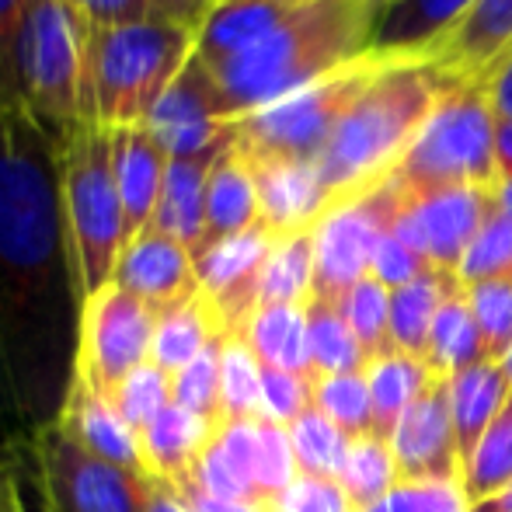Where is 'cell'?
Returning <instances> with one entry per match:
<instances>
[{
  "instance_id": "1",
  "label": "cell",
  "mask_w": 512,
  "mask_h": 512,
  "mask_svg": "<svg viewBox=\"0 0 512 512\" xmlns=\"http://www.w3.org/2000/svg\"><path fill=\"white\" fill-rule=\"evenodd\" d=\"M81 279L63 216V140L0 102V450L32 446L74 380Z\"/></svg>"
},
{
  "instance_id": "2",
  "label": "cell",
  "mask_w": 512,
  "mask_h": 512,
  "mask_svg": "<svg viewBox=\"0 0 512 512\" xmlns=\"http://www.w3.org/2000/svg\"><path fill=\"white\" fill-rule=\"evenodd\" d=\"M377 0H304L269 35L220 63H206L234 115L255 112L370 56Z\"/></svg>"
},
{
  "instance_id": "3",
  "label": "cell",
  "mask_w": 512,
  "mask_h": 512,
  "mask_svg": "<svg viewBox=\"0 0 512 512\" xmlns=\"http://www.w3.org/2000/svg\"><path fill=\"white\" fill-rule=\"evenodd\" d=\"M443 88L446 77L425 60L377 63L317 157L331 206L366 196L394 175Z\"/></svg>"
},
{
  "instance_id": "4",
  "label": "cell",
  "mask_w": 512,
  "mask_h": 512,
  "mask_svg": "<svg viewBox=\"0 0 512 512\" xmlns=\"http://www.w3.org/2000/svg\"><path fill=\"white\" fill-rule=\"evenodd\" d=\"M196 56V28L182 21H129L91 28L88 119L105 129L143 126Z\"/></svg>"
},
{
  "instance_id": "5",
  "label": "cell",
  "mask_w": 512,
  "mask_h": 512,
  "mask_svg": "<svg viewBox=\"0 0 512 512\" xmlns=\"http://www.w3.org/2000/svg\"><path fill=\"white\" fill-rule=\"evenodd\" d=\"M495 140L499 112L492 84L446 77L436 108L391 178L405 196H425L439 189H499L502 175Z\"/></svg>"
},
{
  "instance_id": "6",
  "label": "cell",
  "mask_w": 512,
  "mask_h": 512,
  "mask_svg": "<svg viewBox=\"0 0 512 512\" xmlns=\"http://www.w3.org/2000/svg\"><path fill=\"white\" fill-rule=\"evenodd\" d=\"M91 25L67 0H35L14 49V95L53 136L88 119Z\"/></svg>"
},
{
  "instance_id": "7",
  "label": "cell",
  "mask_w": 512,
  "mask_h": 512,
  "mask_svg": "<svg viewBox=\"0 0 512 512\" xmlns=\"http://www.w3.org/2000/svg\"><path fill=\"white\" fill-rule=\"evenodd\" d=\"M63 216L84 300L112 283L129 241L112 171V133L84 119L63 136Z\"/></svg>"
},
{
  "instance_id": "8",
  "label": "cell",
  "mask_w": 512,
  "mask_h": 512,
  "mask_svg": "<svg viewBox=\"0 0 512 512\" xmlns=\"http://www.w3.org/2000/svg\"><path fill=\"white\" fill-rule=\"evenodd\" d=\"M377 60H359L352 67L338 70L331 77L307 84L279 102L255 108V112L237 119V147L244 154H272V157H297V161H314L328 147L338 119L345 108L356 102L363 84L373 77Z\"/></svg>"
},
{
  "instance_id": "9",
  "label": "cell",
  "mask_w": 512,
  "mask_h": 512,
  "mask_svg": "<svg viewBox=\"0 0 512 512\" xmlns=\"http://www.w3.org/2000/svg\"><path fill=\"white\" fill-rule=\"evenodd\" d=\"M39 471L46 512H147L154 481L84 450L60 422L28 446Z\"/></svg>"
},
{
  "instance_id": "10",
  "label": "cell",
  "mask_w": 512,
  "mask_h": 512,
  "mask_svg": "<svg viewBox=\"0 0 512 512\" xmlns=\"http://www.w3.org/2000/svg\"><path fill=\"white\" fill-rule=\"evenodd\" d=\"M154 321L157 310L122 286L108 283L91 293L81 307L74 380L88 384L102 398H112L115 387L150 359Z\"/></svg>"
},
{
  "instance_id": "11",
  "label": "cell",
  "mask_w": 512,
  "mask_h": 512,
  "mask_svg": "<svg viewBox=\"0 0 512 512\" xmlns=\"http://www.w3.org/2000/svg\"><path fill=\"white\" fill-rule=\"evenodd\" d=\"M401 209V189L387 178L373 192L331 206L314 223V300H338L370 276L377 244L394 227Z\"/></svg>"
},
{
  "instance_id": "12",
  "label": "cell",
  "mask_w": 512,
  "mask_h": 512,
  "mask_svg": "<svg viewBox=\"0 0 512 512\" xmlns=\"http://www.w3.org/2000/svg\"><path fill=\"white\" fill-rule=\"evenodd\" d=\"M147 133L175 157H216L237 140V115L223 98L213 70L199 56L175 77L168 95L154 105L150 119L143 122Z\"/></svg>"
},
{
  "instance_id": "13",
  "label": "cell",
  "mask_w": 512,
  "mask_h": 512,
  "mask_svg": "<svg viewBox=\"0 0 512 512\" xmlns=\"http://www.w3.org/2000/svg\"><path fill=\"white\" fill-rule=\"evenodd\" d=\"M495 206H499V189H439L425 196L401 192V209L391 230L432 269L457 276L460 258L495 213Z\"/></svg>"
},
{
  "instance_id": "14",
  "label": "cell",
  "mask_w": 512,
  "mask_h": 512,
  "mask_svg": "<svg viewBox=\"0 0 512 512\" xmlns=\"http://www.w3.org/2000/svg\"><path fill=\"white\" fill-rule=\"evenodd\" d=\"M272 244H276V234L258 223L241 234L209 241L196 251L199 293L220 314L227 335H241L248 317L258 310V279H262Z\"/></svg>"
},
{
  "instance_id": "15",
  "label": "cell",
  "mask_w": 512,
  "mask_h": 512,
  "mask_svg": "<svg viewBox=\"0 0 512 512\" xmlns=\"http://www.w3.org/2000/svg\"><path fill=\"white\" fill-rule=\"evenodd\" d=\"M387 443L398 460L401 481H464V460L450 415V380H432L429 391L401 415Z\"/></svg>"
},
{
  "instance_id": "16",
  "label": "cell",
  "mask_w": 512,
  "mask_h": 512,
  "mask_svg": "<svg viewBox=\"0 0 512 512\" xmlns=\"http://www.w3.org/2000/svg\"><path fill=\"white\" fill-rule=\"evenodd\" d=\"M478 0H377L370 25V60H429L460 28Z\"/></svg>"
},
{
  "instance_id": "17",
  "label": "cell",
  "mask_w": 512,
  "mask_h": 512,
  "mask_svg": "<svg viewBox=\"0 0 512 512\" xmlns=\"http://www.w3.org/2000/svg\"><path fill=\"white\" fill-rule=\"evenodd\" d=\"M244 157H248L251 175H255L262 227H269L276 237L314 230V223L331 209V196L324 189L321 171H317L314 161L272 157V154H244Z\"/></svg>"
},
{
  "instance_id": "18",
  "label": "cell",
  "mask_w": 512,
  "mask_h": 512,
  "mask_svg": "<svg viewBox=\"0 0 512 512\" xmlns=\"http://www.w3.org/2000/svg\"><path fill=\"white\" fill-rule=\"evenodd\" d=\"M112 283L140 297L147 307L164 310L199 293L196 255L185 244H178L175 237L161 234L157 227H147L126 241Z\"/></svg>"
},
{
  "instance_id": "19",
  "label": "cell",
  "mask_w": 512,
  "mask_h": 512,
  "mask_svg": "<svg viewBox=\"0 0 512 512\" xmlns=\"http://www.w3.org/2000/svg\"><path fill=\"white\" fill-rule=\"evenodd\" d=\"M512 60V0H478L460 28L425 63L450 81H485Z\"/></svg>"
},
{
  "instance_id": "20",
  "label": "cell",
  "mask_w": 512,
  "mask_h": 512,
  "mask_svg": "<svg viewBox=\"0 0 512 512\" xmlns=\"http://www.w3.org/2000/svg\"><path fill=\"white\" fill-rule=\"evenodd\" d=\"M108 133H112V171L122 209H126V230L129 237H136L154 223L171 157L147 133V126L108 129Z\"/></svg>"
},
{
  "instance_id": "21",
  "label": "cell",
  "mask_w": 512,
  "mask_h": 512,
  "mask_svg": "<svg viewBox=\"0 0 512 512\" xmlns=\"http://www.w3.org/2000/svg\"><path fill=\"white\" fill-rule=\"evenodd\" d=\"M216 418L196 415L189 408L168 405L154 422L140 429V460L143 474L164 485H182L203 460L206 446L216 436Z\"/></svg>"
},
{
  "instance_id": "22",
  "label": "cell",
  "mask_w": 512,
  "mask_h": 512,
  "mask_svg": "<svg viewBox=\"0 0 512 512\" xmlns=\"http://www.w3.org/2000/svg\"><path fill=\"white\" fill-rule=\"evenodd\" d=\"M56 422L95 457L108 460L115 467H129V471L143 474L140 460V432L119 415V408L112 405L102 394H95L81 380H70L67 401L60 408Z\"/></svg>"
},
{
  "instance_id": "23",
  "label": "cell",
  "mask_w": 512,
  "mask_h": 512,
  "mask_svg": "<svg viewBox=\"0 0 512 512\" xmlns=\"http://www.w3.org/2000/svg\"><path fill=\"white\" fill-rule=\"evenodd\" d=\"M216 157H175L168 164L154 223H150L161 234L185 244L192 255L206 244V182Z\"/></svg>"
},
{
  "instance_id": "24",
  "label": "cell",
  "mask_w": 512,
  "mask_h": 512,
  "mask_svg": "<svg viewBox=\"0 0 512 512\" xmlns=\"http://www.w3.org/2000/svg\"><path fill=\"white\" fill-rule=\"evenodd\" d=\"M223 321L203 293L178 300V304L157 310L154 338H150V363L175 377L178 370L199 359L216 338H223Z\"/></svg>"
},
{
  "instance_id": "25",
  "label": "cell",
  "mask_w": 512,
  "mask_h": 512,
  "mask_svg": "<svg viewBox=\"0 0 512 512\" xmlns=\"http://www.w3.org/2000/svg\"><path fill=\"white\" fill-rule=\"evenodd\" d=\"M290 7L293 4H269V0H216L196 28V56L203 63H220L255 46L286 18Z\"/></svg>"
},
{
  "instance_id": "26",
  "label": "cell",
  "mask_w": 512,
  "mask_h": 512,
  "mask_svg": "<svg viewBox=\"0 0 512 512\" xmlns=\"http://www.w3.org/2000/svg\"><path fill=\"white\" fill-rule=\"evenodd\" d=\"M262 223L258 189L248 157L237 147H227L209 168L206 182V244L220 237L241 234Z\"/></svg>"
},
{
  "instance_id": "27",
  "label": "cell",
  "mask_w": 512,
  "mask_h": 512,
  "mask_svg": "<svg viewBox=\"0 0 512 512\" xmlns=\"http://www.w3.org/2000/svg\"><path fill=\"white\" fill-rule=\"evenodd\" d=\"M512 387L502 373V366L495 359L474 363L467 370H460L457 377H450V415H453V432H457V450L460 460H471L474 446L481 443V436L488 432V425L495 422V415L509 401Z\"/></svg>"
},
{
  "instance_id": "28",
  "label": "cell",
  "mask_w": 512,
  "mask_h": 512,
  "mask_svg": "<svg viewBox=\"0 0 512 512\" xmlns=\"http://www.w3.org/2000/svg\"><path fill=\"white\" fill-rule=\"evenodd\" d=\"M485 338L474 321L471 300H467V286L457 276L450 279L443 293V304L436 310V321L429 331V349H425V363L436 377H457L460 370L474 363H485Z\"/></svg>"
},
{
  "instance_id": "29",
  "label": "cell",
  "mask_w": 512,
  "mask_h": 512,
  "mask_svg": "<svg viewBox=\"0 0 512 512\" xmlns=\"http://www.w3.org/2000/svg\"><path fill=\"white\" fill-rule=\"evenodd\" d=\"M436 373L425 359L405 356V352H387L366 363V384H370V436L391 439L401 415L429 391Z\"/></svg>"
},
{
  "instance_id": "30",
  "label": "cell",
  "mask_w": 512,
  "mask_h": 512,
  "mask_svg": "<svg viewBox=\"0 0 512 512\" xmlns=\"http://www.w3.org/2000/svg\"><path fill=\"white\" fill-rule=\"evenodd\" d=\"M241 338L251 345L265 370L310 373L307 304L258 307L241 328Z\"/></svg>"
},
{
  "instance_id": "31",
  "label": "cell",
  "mask_w": 512,
  "mask_h": 512,
  "mask_svg": "<svg viewBox=\"0 0 512 512\" xmlns=\"http://www.w3.org/2000/svg\"><path fill=\"white\" fill-rule=\"evenodd\" d=\"M453 272L432 269L425 276L411 279L401 290H391V345L394 352L425 359L429 331L436 321V310L443 304V293L450 286Z\"/></svg>"
},
{
  "instance_id": "32",
  "label": "cell",
  "mask_w": 512,
  "mask_h": 512,
  "mask_svg": "<svg viewBox=\"0 0 512 512\" xmlns=\"http://www.w3.org/2000/svg\"><path fill=\"white\" fill-rule=\"evenodd\" d=\"M314 297V234L276 237L258 279V307L272 304H307Z\"/></svg>"
},
{
  "instance_id": "33",
  "label": "cell",
  "mask_w": 512,
  "mask_h": 512,
  "mask_svg": "<svg viewBox=\"0 0 512 512\" xmlns=\"http://www.w3.org/2000/svg\"><path fill=\"white\" fill-rule=\"evenodd\" d=\"M307 342H310V377L335 373H363L366 352L352 335L342 310L328 300H307Z\"/></svg>"
},
{
  "instance_id": "34",
  "label": "cell",
  "mask_w": 512,
  "mask_h": 512,
  "mask_svg": "<svg viewBox=\"0 0 512 512\" xmlns=\"http://www.w3.org/2000/svg\"><path fill=\"white\" fill-rule=\"evenodd\" d=\"M398 481V460H394L387 439H377L370 432L349 439V453H345V464L338 471V485L349 492L352 506L359 512L377 506Z\"/></svg>"
},
{
  "instance_id": "35",
  "label": "cell",
  "mask_w": 512,
  "mask_h": 512,
  "mask_svg": "<svg viewBox=\"0 0 512 512\" xmlns=\"http://www.w3.org/2000/svg\"><path fill=\"white\" fill-rule=\"evenodd\" d=\"M512 485V394L474 446L471 460L464 464V492L471 506L492 499V495L506 492Z\"/></svg>"
},
{
  "instance_id": "36",
  "label": "cell",
  "mask_w": 512,
  "mask_h": 512,
  "mask_svg": "<svg viewBox=\"0 0 512 512\" xmlns=\"http://www.w3.org/2000/svg\"><path fill=\"white\" fill-rule=\"evenodd\" d=\"M265 366L241 335H223L220 345V418L262 415Z\"/></svg>"
},
{
  "instance_id": "37",
  "label": "cell",
  "mask_w": 512,
  "mask_h": 512,
  "mask_svg": "<svg viewBox=\"0 0 512 512\" xmlns=\"http://www.w3.org/2000/svg\"><path fill=\"white\" fill-rule=\"evenodd\" d=\"M338 310H342L352 335H356L359 345H363L366 363L394 352V345H391V290H387L384 283H377L373 276L359 279V283L338 300Z\"/></svg>"
},
{
  "instance_id": "38",
  "label": "cell",
  "mask_w": 512,
  "mask_h": 512,
  "mask_svg": "<svg viewBox=\"0 0 512 512\" xmlns=\"http://www.w3.org/2000/svg\"><path fill=\"white\" fill-rule=\"evenodd\" d=\"M290 443L300 474H321V478H338L349 453V436L314 405L297 422H290Z\"/></svg>"
},
{
  "instance_id": "39",
  "label": "cell",
  "mask_w": 512,
  "mask_h": 512,
  "mask_svg": "<svg viewBox=\"0 0 512 512\" xmlns=\"http://www.w3.org/2000/svg\"><path fill=\"white\" fill-rule=\"evenodd\" d=\"M314 408L324 411L349 439L370 432V384L363 373L314 377Z\"/></svg>"
},
{
  "instance_id": "40",
  "label": "cell",
  "mask_w": 512,
  "mask_h": 512,
  "mask_svg": "<svg viewBox=\"0 0 512 512\" xmlns=\"http://www.w3.org/2000/svg\"><path fill=\"white\" fill-rule=\"evenodd\" d=\"M512 276V220L495 206V213L485 220L471 248L460 258L457 279L464 286L488 283V279H509Z\"/></svg>"
},
{
  "instance_id": "41",
  "label": "cell",
  "mask_w": 512,
  "mask_h": 512,
  "mask_svg": "<svg viewBox=\"0 0 512 512\" xmlns=\"http://www.w3.org/2000/svg\"><path fill=\"white\" fill-rule=\"evenodd\" d=\"M108 401H112V405L119 408V415L140 432L143 425L154 422L164 408L175 405V401H171V373H164L161 366H154L147 359V363L136 366V370L115 387Z\"/></svg>"
},
{
  "instance_id": "42",
  "label": "cell",
  "mask_w": 512,
  "mask_h": 512,
  "mask_svg": "<svg viewBox=\"0 0 512 512\" xmlns=\"http://www.w3.org/2000/svg\"><path fill=\"white\" fill-rule=\"evenodd\" d=\"M467 300H471L474 321L485 338L488 359L499 363L512 345V276L467 286Z\"/></svg>"
},
{
  "instance_id": "43",
  "label": "cell",
  "mask_w": 512,
  "mask_h": 512,
  "mask_svg": "<svg viewBox=\"0 0 512 512\" xmlns=\"http://www.w3.org/2000/svg\"><path fill=\"white\" fill-rule=\"evenodd\" d=\"M220 345L223 338H216L203 356L171 377V401L216 422H220Z\"/></svg>"
},
{
  "instance_id": "44",
  "label": "cell",
  "mask_w": 512,
  "mask_h": 512,
  "mask_svg": "<svg viewBox=\"0 0 512 512\" xmlns=\"http://www.w3.org/2000/svg\"><path fill=\"white\" fill-rule=\"evenodd\" d=\"M464 481H398L377 506L363 512H471Z\"/></svg>"
},
{
  "instance_id": "45",
  "label": "cell",
  "mask_w": 512,
  "mask_h": 512,
  "mask_svg": "<svg viewBox=\"0 0 512 512\" xmlns=\"http://www.w3.org/2000/svg\"><path fill=\"white\" fill-rule=\"evenodd\" d=\"M297 474L300 467L290 443V429L262 418L258 422V495L265 502H272L279 492H286L293 485Z\"/></svg>"
},
{
  "instance_id": "46",
  "label": "cell",
  "mask_w": 512,
  "mask_h": 512,
  "mask_svg": "<svg viewBox=\"0 0 512 512\" xmlns=\"http://www.w3.org/2000/svg\"><path fill=\"white\" fill-rule=\"evenodd\" d=\"M314 405V377L310 373H286V370H265L262 377V415L276 425L297 422L304 411Z\"/></svg>"
},
{
  "instance_id": "47",
  "label": "cell",
  "mask_w": 512,
  "mask_h": 512,
  "mask_svg": "<svg viewBox=\"0 0 512 512\" xmlns=\"http://www.w3.org/2000/svg\"><path fill=\"white\" fill-rule=\"evenodd\" d=\"M269 506L272 512H359L338 478H321V474H297L293 485L279 492Z\"/></svg>"
},
{
  "instance_id": "48",
  "label": "cell",
  "mask_w": 512,
  "mask_h": 512,
  "mask_svg": "<svg viewBox=\"0 0 512 512\" xmlns=\"http://www.w3.org/2000/svg\"><path fill=\"white\" fill-rule=\"evenodd\" d=\"M425 272H432V265L425 262L415 248H408L394 230H387V234L380 237L377 255H373V265H370V276L377 279V283H384L387 290H401V286H408L411 279L425 276Z\"/></svg>"
},
{
  "instance_id": "49",
  "label": "cell",
  "mask_w": 512,
  "mask_h": 512,
  "mask_svg": "<svg viewBox=\"0 0 512 512\" xmlns=\"http://www.w3.org/2000/svg\"><path fill=\"white\" fill-rule=\"evenodd\" d=\"M35 0H0V102H18L14 95V49Z\"/></svg>"
},
{
  "instance_id": "50",
  "label": "cell",
  "mask_w": 512,
  "mask_h": 512,
  "mask_svg": "<svg viewBox=\"0 0 512 512\" xmlns=\"http://www.w3.org/2000/svg\"><path fill=\"white\" fill-rule=\"evenodd\" d=\"M91 28H112L129 25V21H150L157 18L154 0H67Z\"/></svg>"
},
{
  "instance_id": "51",
  "label": "cell",
  "mask_w": 512,
  "mask_h": 512,
  "mask_svg": "<svg viewBox=\"0 0 512 512\" xmlns=\"http://www.w3.org/2000/svg\"><path fill=\"white\" fill-rule=\"evenodd\" d=\"M175 488L192 512H272L269 502L262 499H220V495H209L203 488H196L192 481H182Z\"/></svg>"
},
{
  "instance_id": "52",
  "label": "cell",
  "mask_w": 512,
  "mask_h": 512,
  "mask_svg": "<svg viewBox=\"0 0 512 512\" xmlns=\"http://www.w3.org/2000/svg\"><path fill=\"white\" fill-rule=\"evenodd\" d=\"M213 4L216 0H154V11L164 21H182V25L199 28V21L206 18V11Z\"/></svg>"
},
{
  "instance_id": "53",
  "label": "cell",
  "mask_w": 512,
  "mask_h": 512,
  "mask_svg": "<svg viewBox=\"0 0 512 512\" xmlns=\"http://www.w3.org/2000/svg\"><path fill=\"white\" fill-rule=\"evenodd\" d=\"M0 512H28L18 474H14V464L4 450H0Z\"/></svg>"
},
{
  "instance_id": "54",
  "label": "cell",
  "mask_w": 512,
  "mask_h": 512,
  "mask_svg": "<svg viewBox=\"0 0 512 512\" xmlns=\"http://www.w3.org/2000/svg\"><path fill=\"white\" fill-rule=\"evenodd\" d=\"M147 512H192V509L185 506V499L178 495L175 485L154 481V492H150V509Z\"/></svg>"
},
{
  "instance_id": "55",
  "label": "cell",
  "mask_w": 512,
  "mask_h": 512,
  "mask_svg": "<svg viewBox=\"0 0 512 512\" xmlns=\"http://www.w3.org/2000/svg\"><path fill=\"white\" fill-rule=\"evenodd\" d=\"M492 98H495V112H499L502 119H512V60L495 74Z\"/></svg>"
},
{
  "instance_id": "56",
  "label": "cell",
  "mask_w": 512,
  "mask_h": 512,
  "mask_svg": "<svg viewBox=\"0 0 512 512\" xmlns=\"http://www.w3.org/2000/svg\"><path fill=\"white\" fill-rule=\"evenodd\" d=\"M499 175L502 182H512V119L499 115Z\"/></svg>"
},
{
  "instance_id": "57",
  "label": "cell",
  "mask_w": 512,
  "mask_h": 512,
  "mask_svg": "<svg viewBox=\"0 0 512 512\" xmlns=\"http://www.w3.org/2000/svg\"><path fill=\"white\" fill-rule=\"evenodd\" d=\"M471 512H512V485L506 488V492H499V495H492V499H485V502H478Z\"/></svg>"
},
{
  "instance_id": "58",
  "label": "cell",
  "mask_w": 512,
  "mask_h": 512,
  "mask_svg": "<svg viewBox=\"0 0 512 512\" xmlns=\"http://www.w3.org/2000/svg\"><path fill=\"white\" fill-rule=\"evenodd\" d=\"M499 206H502V213L512 220V182H502L499 185Z\"/></svg>"
},
{
  "instance_id": "59",
  "label": "cell",
  "mask_w": 512,
  "mask_h": 512,
  "mask_svg": "<svg viewBox=\"0 0 512 512\" xmlns=\"http://www.w3.org/2000/svg\"><path fill=\"white\" fill-rule=\"evenodd\" d=\"M499 366H502V373H506V380H509V387H512V345L506 349V356L499 359Z\"/></svg>"
},
{
  "instance_id": "60",
  "label": "cell",
  "mask_w": 512,
  "mask_h": 512,
  "mask_svg": "<svg viewBox=\"0 0 512 512\" xmlns=\"http://www.w3.org/2000/svg\"><path fill=\"white\" fill-rule=\"evenodd\" d=\"M269 4H304V0H269Z\"/></svg>"
}]
</instances>
